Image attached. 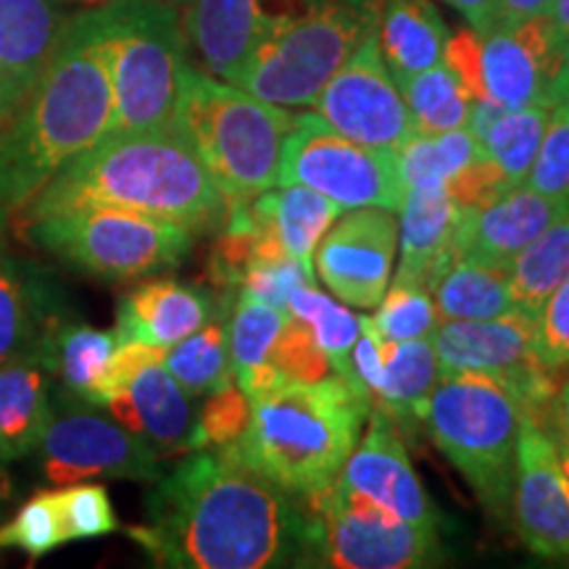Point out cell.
Masks as SVG:
<instances>
[{
	"label": "cell",
	"mask_w": 569,
	"mask_h": 569,
	"mask_svg": "<svg viewBox=\"0 0 569 569\" xmlns=\"http://www.w3.org/2000/svg\"><path fill=\"white\" fill-rule=\"evenodd\" d=\"M63 3H84V6H98V3H106V0H63Z\"/></svg>",
	"instance_id": "57"
},
{
	"label": "cell",
	"mask_w": 569,
	"mask_h": 569,
	"mask_svg": "<svg viewBox=\"0 0 569 569\" xmlns=\"http://www.w3.org/2000/svg\"><path fill=\"white\" fill-rule=\"evenodd\" d=\"M117 346L113 332L74 322L69 315H61L38 348L48 372L59 380V393L84 403H96L98 380H101Z\"/></svg>",
	"instance_id": "30"
},
{
	"label": "cell",
	"mask_w": 569,
	"mask_h": 569,
	"mask_svg": "<svg viewBox=\"0 0 569 569\" xmlns=\"http://www.w3.org/2000/svg\"><path fill=\"white\" fill-rule=\"evenodd\" d=\"M338 478L348 488L375 498L380 507L407 519L415 528L438 532L443 525L438 507L419 482L401 432L380 409L372 407L369 411L365 440L356 443Z\"/></svg>",
	"instance_id": "18"
},
{
	"label": "cell",
	"mask_w": 569,
	"mask_h": 569,
	"mask_svg": "<svg viewBox=\"0 0 569 569\" xmlns=\"http://www.w3.org/2000/svg\"><path fill=\"white\" fill-rule=\"evenodd\" d=\"M69 543L56 490H40L21 503L11 522L0 528V549H19L32 561Z\"/></svg>",
	"instance_id": "39"
},
{
	"label": "cell",
	"mask_w": 569,
	"mask_h": 569,
	"mask_svg": "<svg viewBox=\"0 0 569 569\" xmlns=\"http://www.w3.org/2000/svg\"><path fill=\"white\" fill-rule=\"evenodd\" d=\"M290 319V311L274 309L246 293H234L227 311V351H230L232 375L269 361L277 336Z\"/></svg>",
	"instance_id": "38"
},
{
	"label": "cell",
	"mask_w": 569,
	"mask_h": 569,
	"mask_svg": "<svg viewBox=\"0 0 569 569\" xmlns=\"http://www.w3.org/2000/svg\"><path fill=\"white\" fill-rule=\"evenodd\" d=\"M103 407H109L119 425L148 440L159 457L193 451L198 419L193 396L161 365L134 375L130 386L113 393Z\"/></svg>",
	"instance_id": "22"
},
{
	"label": "cell",
	"mask_w": 569,
	"mask_h": 569,
	"mask_svg": "<svg viewBox=\"0 0 569 569\" xmlns=\"http://www.w3.org/2000/svg\"><path fill=\"white\" fill-rule=\"evenodd\" d=\"M301 507V567L425 569L446 559L438 532L415 528L340 478L319 493L303 496Z\"/></svg>",
	"instance_id": "10"
},
{
	"label": "cell",
	"mask_w": 569,
	"mask_h": 569,
	"mask_svg": "<svg viewBox=\"0 0 569 569\" xmlns=\"http://www.w3.org/2000/svg\"><path fill=\"white\" fill-rule=\"evenodd\" d=\"M430 340L440 377H496L530 417L543 415L561 386L557 369L546 367L536 351V319L519 311L496 319L440 322Z\"/></svg>",
	"instance_id": "12"
},
{
	"label": "cell",
	"mask_w": 569,
	"mask_h": 569,
	"mask_svg": "<svg viewBox=\"0 0 569 569\" xmlns=\"http://www.w3.org/2000/svg\"><path fill=\"white\" fill-rule=\"evenodd\" d=\"M167 348L148 346V343H119L117 351L111 353L101 380H98L96 403H106L113 393L124 390L132 382V377L142 372L146 367L161 365Z\"/></svg>",
	"instance_id": "49"
},
{
	"label": "cell",
	"mask_w": 569,
	"mask_h": 569,
	"mask_svg": "<svg viewBox=\"0 0 569 569\" xmlns=\"http://www.w3.org/2000/svg\"><path fill=\"white\" fill-rule=\"evenodd\" d=\"M509 517L532 557L569 565V486L551 436L525 411L517 436Z\"/></svg>",
	"instance_id": "15"
},
{
	"label": "cell",
	"mask_w": 569,
	"mask_h": 569,
	"mask_svg": "<svg viewBox=\"0 0 569 569\" xmlns=\"http://www.w3.org/2000/svg\"><path fill=\"white\" fill-rule=\"evenodd\" d=\"M482 156V148L467 127L448 132H415L396 151L403 190L446 184L465 163Z\"/></svg>",
	"instance_id": "34"
},
{
	"label": "cell",
	"mask_w": 569,
	"mask_h": 569,
	"mask_svg": "<svg viewBox=\"0 0 569 569\" xmlns=\"http://www.w3.org/2000/svg\"><path fill=\"white\" fill-rule=\"evenodd\" d=\"M248 422H251V398L243 393L238 382L213 390L206 398L203 409L198 411L193 451L238 443L248 430Z\"/></svg>",
	"instance_id": "41"
},
{
	"label": "cell",
	"mask_w": 569,
	"mask_h": 569,
	"mask_svg": "<svg viewBox=\"0 0 569 569\" xmlns=\"http://www.w3.org/2000/svg\"><path fill=\"white\" fill-rule=\"evenodd\" d=\"M311 106L338 134L367 148L398 151L417 132L409 106L382 59L377 30L332 74Z\"/></svg>",
	"instance_id": "14"
},
{
	"label": "cell",
	"mask_w": 569,
	"mask_h": 569,
	"mask_svg": "<svg viewBox=\"0 0 569 569\" xmlns=\"http://www.w3.org/2000/svg\"><path fill=\"white\" fill-rule=\"evenodd\" d=\"M293 117L282 106L217 80L190 61L174 122L196 146L227 203H238L277 184Z\"/></svg>",
	"instance_id": "5"
},
{
	"label": "cell",
	"mask_w": 569,
	"mask_h": 569,
	"mask_svg": "<svg viewBox=\"0 0 569 569\" xmlns=\"http://www.w3.org/2000/svg\"><path fill=\"white\" fill-rule=\"evenodd\" d=\"M569 277V206L509 261V293L515 311L536 319L553 290Z\"/></svg>",
	"instance_id": "32"
},
{
	"label": "cell",
	"mask_w": 569,
	"mask_h": 569,
	"mask_svg": "<svg viewBox=\"0 0 569 569\" xmlns=\"http://www.w3.org/2000/svg\"><path fill=\"white\" fill-rule=\"evenodd\" d=\"M569 206L528 184H517L480 209H459L453 251L486 264L509 267V261L532 243Z\"/></svg>",
	"instance_id": "21"
},
{
	"label": "cell",
	"mask_w": 569,
	"mask_h": 569,
	"mask_svg": "<svg viewBox=\"0 0 569 569\" xmlns=\"http://www.w3.org/2000/svg\"><path fill=\"white\" fill-rule=\"evenodd\" d=\"M148 522L127 530L156 567H301V498L261 475L238 443L193 451L156 480Z\"/></svg>",
	"instance_id": "1"
},
{
	"label": "cell",
	"mask_w": 569,
	"mask_h": 569,
	"mask_svg": "<svg viewBox=\"0 0 569 569\" xmlns=\"http://www.w3.org/2000/svg\"><path fill=\"white\" fill-rule=\"evenodd\" d=\"M317 272L330 293L353 309H375L386 296L398 246V219L390 209L361 206L332 222L319 240Z\"/></svg>",
	"instance_id": "16"
},
{
	"label": "cell",
	"mask_w": 569,
	"mask_h": 569,
	"mask_svg": "<svg viewBox=\"0 0 569 569\" xmlns=\"http://www.w3.org/2000/svg\"><path fill=\"white\" fill-rule=\"evenodd\" d=\"M56 501H59L67 540L103 538L119 530L117 511L103 486H90V482L63 486L56 490Z\"/></svg>",
	"instance_id": "42"
},
{
	"label": "cell",
	"mask_w": 569,
	"mask_h": 569,
	"mask_svg": "<svg viewBox=\"0 0 569 569\" xmlns=\"http://www.w3.org/2000/svg\"><path fill=\"white\" fill-rule=\"evenodd\" d=\"M519 422V401L490 375L440 377L427 401V436L496 522H507L511 511Z\"/></svg>",
	"instance_id": "6"
},
{
	"label": "cell",
	"mask_w": 569,
	"mask_h": 569,
	"mask_svg": "<svg viewBox=\"0 0 569 569\" xmlns=\"http://www.w3.org/2000/svg\"><path fill=\"white\" fill-rule=\"evenodd\" d=\"M398 90L409 106L417 132H448L467 127L472 98L443 61L398 82Z\"/></svg>",
	"instance_id": "36"
},
{
	"label": "cell",
	"mask_w": 569,
	"mask_h": 569,
	"mask_svg": "<svg viewBox=\"0 0 569 569\" xmlns=\"http://www.w3.org/2000/svg\"><path fill=\"white\" fill-rule=\"evenodd\" d=\"M38 469L51 486L63 488L92 478L156 482L159 453L148 440L113 417L98 415L90 403L59 393L38 448Z\"/></svg>",
	"instance_id": "13"
},
{
	"label": "cell",
	"mask_w": 569,
	"mask_h": 569,
	"mask_svg": "<svg viewBox=\"0 0 569 569\" xmlns=\"http://www.w3.org/2000/svg\"><path fill=\"white\" fill-rule=\"evenodd\" d=\"M277 184H306L343 206L401 211L403 190L396 151L343 138L317 111L296 113L282 148Z\"/></svg>",
	"instance_id": "11"
},
{
	"label": "cell",
	"mask_w": 569,
	"mask_h": 569,
	"mask_svg": "<svg viewBox=\"0 0 569 569\" xmlns=\"http://www.w3.org/2000/svg\"><path fill=\"white\" fill-rule=\"evenodd\" d=\"M69 19L63 0H0V69L17 103L38 82Z\"/></svg>",
	"instance_id": "24"
},
{
	"label": "cell",
	"mask_w": 569,
	"mask_h": 569,
	"mask_svg": "<svg viewBox=\"0 0 569 569\" xmlns=\"http://www.w3.org/2000/svg\"><path fill=\"white\" fill-rule=\"evenodd\" d=\"M71 206L138 211L193 234L219 232L230 217L224 193L177 122L103 138L63 163L11 222Z\"/></svg>",
	"instance_id": "3"
},
{
	"label": "cell",
	"mask_w": 569,
	"mask_h": 569,
	"mask_svg": "<svg viewBox=\"0 0 569 569\" xmlns=\"http://www.w3.org/2000/svg\"><path fill=\"white\" fill-rule=\"evenodd\" d=\"M17 106H19L17 98H13L9 82H6L3 69H0V127L9 122V117L17 111Z\"/></svg>",
	"instance_id": "55"
},
{
	"label": "cell",
	"mask_w": 569,
	"mask_h": 569,
	"mask_svg": "<svg viewBox=\"0 0 569 569\" xmlns=\"http://www.w3.org/2000/svg\"><path fill=\"white\" fill-rule=\"evenodd\" d=\"M380 0H309L256 48L238 88L282 109L311 106L377 30Z\"/></svg>",
	"instance_id": "9"
},
{
	"label": "cell",
	"mask_w": 569,
	"mask_h": 569,
	"mask_svg": "<svg viewBox=\"0 0 569 569\" xmlns=\"http://www.w3.org/2000/svg\"><path fill=\"white\" fill-rule=\"evenodd\" d=\"M309 0H190L180 9L188 56L217 80L238 84L261 40Z\"/></svg>",
	"instance_id": "17"
},
{
	"label": "cell",
	"mask_w": 569,
	"mask_h": 569,
	"mask_svg": "<svg viewBox=\"0 0 569 569\" xmlns=\"http://www.w3.org/2000/svg\"><path fill=\"white\" fill-rule=\"evenodd\" d=\"M61 315L63 298L42 269L0 256V365L38 351Z\"/></svg>",
	"instance_id": "26"
},
{
	"label": "cell",
	"mask_w": 569,
	"mask_h": 569,
	"mask_svg": "<svg viewBox=\"0 0 569 569\" xmlns=\"http://www.w3.org/2000/svg\"><path fill=\"white\" fill-rule=\"evenodd\" d=\"M525 184L549 198H569V106L551 109L543 140Z\"/></svg>",
	"instance_id": "43"
},
{
	"label": "cell",
	"mask_w": 569,
	"mask_h": 569,
	"mask_svg": "<svg viewBox=\"0 0 569 569\" xmlns=\"http://www.w3.org/2000/svg\"><path fill=\"white\" fill-rule=\"evenodd\" d=\"M448 27L432 0H380L377 42L393 82L443 61Z\"/></svg>",
	"instance_id": "27"
},
{
	"label": "cell",
	"mask_w": 569,
	"mask_h": 569,
	"mask_svg": "<svg viewBox=\"0 0 569 569\" xmlns=\"http://www.w3.org/2000/svg\"><path fill=\"white\" fill-rule=\"evenodd\" d=\"M369 411L372 396L356 377L284 380L251 401V422L238 448L261 475L303 498L338 478Z\"/></svg>",
	"instance_id": "4"
},
{
	"label": "cell",
	"mask_w": 569,
	"mask_h": 569,
	"mask_svg": "<svg viewBox=\"0 0 569 569\" xmlns=\"http://www.w3.org/2000/svg\"><path fill=\"white\" fill-rule=\"evenodd\" d=\"M106 11L113 80L109 134L174 124L190 67L180 9L167 0H106Z\"/></svg>",
	"instance_id": "8"
},
{
	"label": "cell",
	"mask_w": 569,
	"mask_h": 569,
	"mask_svg": "<svg viewBox=\"0 0 569 569\" xmlns=\"http://www.w3.org/2000/svg\"><path fill=\"white\" fill-rule=\"evenodd\" d=\"M288 311L290 317L309 327L317 346L322 348L327 361H330V369H336L338 375L353 377L351 348L361 332L359 317L309 282L298 284L290 293Z\"/></svg>",
	"instance_id": "35"
},
{
	"label": "cell",
	"mask_w": 569,
	"mask_h": 569,
	"mask_svg": "<svg viewBox=\"0 0 569 569\" xmlns=\"http://www.w3.org/2000/svg\"><path fill=\"white\" fill-rule=\"evenodd\" d=\"M511 188L501 167L488 156H478L446 180V193L459 209H480Z\"/></svg>",
	"instance_id": "47"
},
{
	"label": "cell",
	"mask_w": 569,
	"mask_h": 569,
	"mask_svg": "<svg viewBox=\"0 0 569 569\" xmlns=\"http://www.w3.org/2000/svg\"><path fill=\"white\" fill-rule=\"evenodd\" d=\"M438 322L496 319L515 311L509 293V267L457 256L430 288Z\"/></svg>",
	"instance_id": "31"
},
{
	"label": "cell",
	"mask_w": 569,
	"mask_h": 569,
	"mask_svg": "<svg viewBox=\"0 0 569 569\" xmlns=\"http://www.w3.org/2000/svg\"><path fill=\"white\" fill-rule=\"evenodd\" d=\"M549 119L551 109L546 103H530L511 111L503 109L490 127L488 138L482 140V153L501 167L511 188L528 180Z\"/></svg>",
	"instance_id": "37"
},
{
	"label": "cell",
	"mask_w": 569,
	"mask_h": 569,
	"mask_svg": "<svg viewBox=\"0 0 569 569\" xmlns=\"http://www.w3.org/2000/svg\"><path fill=\"white\" fill-rule=\"evenodd\" d=\"M549 17H551L553 32H557L559 42L561 46H567L569 42V0H553Z\"/></svg>",
	"instance_id": "54"
},
{
	"label": "cell",
	"mask_w": 569,
	"mask_h": 569,
	"mask_svg": "<svg viewBox=\"0 0 569 569\" xmlns=\"http://www.w3.org/2000/svg\"><path fill=\"white\" fill-rule=\"evenodd\" d=\"M443 63L453 71L461 88L472 101H488L486 80H482V34L472 27L453 32L446 40Z\"/></svg>",
	"instance_id": "48"
},
{
	"label": "cell",
	"mask_w": 569,
	"mask_h": 569,
	"mask_svg": "<svg viewBox=\"0 0 569 569\" xmlns=\"http://www.w3.org/2000/svg\"><path fill=\"white\" fill-rule=\"evenodd\" d=\"M51 382L40 348L0 365V472L38 448L53 411Z\"/></svg>",
	"instance_id": "25"
},
{
	"label": "cell",
	"mask_w": 569,
	"mask_h": 569,
	"mask_svg": "<svg viewBox=\"0 0 569 569\" xmlns=\"http://www.w3.org/2000/svg\"><path fill=\"white\" fill-rule=\"evenodd\" d=\"M532 419H538L549 432H559V436L569 438V377L561 382L557 393H553L549 407L543 409V415Z\"/></svg>",
	"instance_id": "51"
},
{
	"label": "cell",
	"mask_w": 569,
	"mask_h": 569,
	"mask_svg": "<svg viewBox=\"0 0 569 569\" xmlns=\"http://www.w3.org/2000/svg\"><path fill=\"white\" fill-rule=\"evenodd\" d=\"M453 11L467 19V24L480 34L493 27V0H443Z\"/></svg>",
	"instance_id": "52"
},
{
	"label": "cell",
	"mask_w": 569,
	"mask_h": 569,
	"mask_svg": "<svg viewBox=\"0 0 569 569\" xmlns=\"http://www.w3.org/2000/svg\"><path fill=\"white\" fill-rule=\"evenodd\" d=\"M269 365L296 382L322 380L330 372V361L317 346L311 330L293 317L284 322L280 336H277L272 351H269Z\"/></svg>",
	"instance_id": "44"
},
{
	"label": "cell",
	"mask_w": 569,
	"mask_h": 569,
	"mask_svg": "<svg viewBox=\"0 0 569 569\" xmlns=\"http://www.w3.org/2000/svg\"><path fill=\"white\" fill-rule=\"evenodd\" d=\"M111 24L106 3L71 13L38 82L0 127V227L63 163L111 130Z\"/></svg>",
	"instance_id": "2"
},
{
	"label": "cell",
	"mask_w": 569,
	"mask_h": 569,
	"mask_svg": "<svg viewBox=\"0 0 569 569\" xmlns=\"http://www.w3.org/2000/svg\"><path fill=\"white\" fill-rule=\"evenodd\" d=\"M17 224L32 248L111 282L169 272L193 248V232L184 227L109 206H71Z\"/></svg>",
	"instance_id": "7"
},
{
	"label": "cell",
	"mask_w": 569,
	"mask_h": 569,
	"mask_svg": "<svg viewBox=\"0 0 569 569\" xmlns=\"http://www.w3.org/2000/svg\"><path fill=\"white\" fill-rule=\"evenodd\" d=\"M282 190H264L248 201L253 219L267 222L293 259L315 274V251L325 232L340 217L343 206L306 188V184H280Z\"/></svg>",
	"instance_id": "29"
},
{
	"label": "cell",
	"mask_w": 569,
	"mask_h": 569,
	"mask_svg": "<svg viewBox=\"0 0 569 569\" xmlns=\"http://www.w3.org/2000/svg\"><path fill=\"white\" fill-rule=\"evenodd\" d=\"M167 3H172V6H177V9H182V6L190 3V0H167Z\"/></svg>",
	"instance_id": "58"
},
{
	"label": "cell",
	"mask_w": 569,
	"mask_h": 569,
	"mask_svg": "<svg viewBox=\"0 0 569 569\" xmlns=\"http://www.w3.org/2000/svg\"><path fill=\"white\" fill-rule=\"evenodd\" d=\"M561 51L565 46L553 32L549 13L509 27H490L482 32V80L488 101L507 111L543 103Z\"/></svg>",
	"instance_id": "19"
},
{
	"label": "cell",
	"mask_w": 569,
	"mask_h": 569,
	"mask_svg": "<svg viewBox=\"0 0 569 569\" xmlns=\"http://www.w3.org/2000/svg\"><path fill=\"white\" fill-rule=\"evenodd\" d=\"M227 315L213 317L201 330L190 332L180 343L169 346L161 367L174 377L193 398L209 396L213 390L234 382L227 351Z\"/></svg>",
	"instance_id": "33"
},
{
	"label": "cell",
	"mask_w": 569,
	"mask_h": 569,
	"mask_svg": "<svg viewBox=\"0 0 569 569\" xmlns=\"http://www.w3.org/2000/svg\"><path fill=\"white\" fill-rule=\"evenodd\" d=\"M315 284V274H309L301 261L293 256H282L272 261H253L240 280V293L256 298V301L288 311V298L298 284Z\"/></svg>",
	"instance_id": "45"
},
{
	"label": "cell",
	"mask_w": 569,
	"mask_h": 569,
	"mask_svg": "<svg viewBox=\"0 0 569 569\" xmlns=\"http://www.w3.org/2000/svg\"><path fill=\"white\" fill-rule=\"evenodd\" d=\"M401 261L393 282L415 284L430 293L446 267L457 259L453 234L459 206L446 193V184L407 190L401 203Z\"/></svg>",
	"instance_id": "23"
},
{
	"label": "cell",
	"mask_w": 569,
	"mask_h": 569,
	"mask_svg": "<svg viewBox=\"0 0 569 569\" xmlns=\"http://www.w3.org/2000/svg\"><path fill=\"white\" fill-rule=\"evenodd\" d=\"M369 322L382 340H415L430 338L436 332L438 311L432 296L415 284L393 282L377 303V315Z\"/></svg>",
	"instance_id": "40"
},
{
	"label": "cell",
	"mask_w": 569,
	"mask_h": 569,
	"mask_svg": "<svg viewBox=\"0 0 569 569\" xmlns=\"http://www.w3.org/2000/svg\"><path fill=\"white\" fill-rule=\"evenodd\" d=\"M536 351L557 372L569 367V277L536 315Z\"/></svg>",
	"instance_id": "46"
},
{
	"label": "cell",
	"mask_w": 569,
	"mask_h": 569,
	"mask_svg": "<svg viewBox=\"0 0 569 569\" xmlns=\"http://www.w3.org/2000/svg\"><path fill=\"white\" fill-rule=\"evenodd\" d=\"M543 103L549 106V109H561V106H569V42L565 46V51H561V59H559V67L553 71L549 88L543 92Z\"/></svg>",
	"instance_id": "53"
},
{
	"label": "cell",
	"mask_w": 569,
	"mask_h": 569,
	"mask_svg": "<svg viewBox=\"0 0 569 569\" xmlns=\"http://www.w3.org/2000/svg\"><path fill=\"white\" fill-rule=\"evenodd\" d=\"M551 3L553 0H493V27H509L549 13Z\"/></svg>",
	"instance_id": "50"
},
{
	"label": "cell",
	"mask_w": 569,
	"mask_h": 569,
	"mask_svg": "<svg viewBox=\"0 0 569 569\" xmlns=\"http://www.w3.org/2000/svg\"><path fill=\"white\" fill-rule=\"evenodd\" d=\"M546 432H549V430H546ZM549 436L553 440V451H557L559 469H561V475H565V480L569 486V438L559 436V432H549Z\"/></svg>",
	"instance_id": "56"
},
{
	"label": "cell",
	"mask_w": 569,
	"mask_h": 569,
	"mask_svg": "<svg viewBox=\"0 0 569 569\" xmlns=\"http://www.w3.org/2000/svg\"><path fill=\"white\" fill-rule=\"evenodd\" d=\"M380 353L386 365V386L372 398V407L380 409L398 432L415 430L417 422H425L427 401L440 380L432 340L380 338Z\"/></svg>",
	"instance_id": "28"
},
{
	"label": "cell",
	"mask_w": 569,
	"mask_h": 569,
	"mask_svg": "<svg viewBox=\"0 0 569 569\" xmlns=\"http://www.w3.org/2000/svg\"><path fill=\"white\" fill-rule=\"evenodd\" d=\"M234 293L217 296L213 288L177 280H151L127 290L117 309V343L169 348L201 330L213 317L230 311Z\"/></svg>",
	"instance_id": "20"
}]
</instances>
